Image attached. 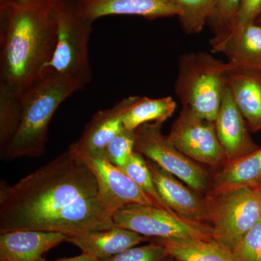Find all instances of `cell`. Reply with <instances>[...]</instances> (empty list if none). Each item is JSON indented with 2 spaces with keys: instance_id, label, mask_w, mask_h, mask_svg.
Segmentation results:
<instances>
[{
  "instance_id": "cell-1",
  "label": "cell",
  "mask_w": 261,
  "mask_h": 261,
  "mask_svg": "<svg viewBox=\"0 0 261 261\" xmlns=\"http://www.w3.org/2000/svg\"><path fill=\"white\" fill-rule=\"evenodd\" d=\"M114 214L93 171L71 147L15 185L0 184V233L108 229L116 226Z\"/></svg>"
},
{
  "instance_id": "cell-2",
  "label": "cell",
  "mask_w": 261,
  "mask_h": 261,
  "mask_svg": "<svg viewBox=\"0 0 261 261\" xmlns=\"http://www.w3.org/2000/svg\"><path fill=\"white\" fill-rule=\"evenodd\" d=\"M57 4L0 1V87L20 94L40 76L56 49Z\"/></svg>"
},
{
  "instance_id": "cell-3",
  "label": "cell",
  "mask_w": 261,
  "mask_h": 261,
  "mask_svg": "<svg viewBox=\"0 0 261 261\" xmlns=\"http://www.w3.org/2000/svg\"><path fill=\"white\" fill-rule=\"evenodd\" d=\"M83 88L82 84L69 76L43 70L40 76L20 94L21 121L2 157L13 161L43 155L53 115L63 101Z\"/></svg>"
},
{
  "instance_id": "cell-4",
  "label": "cell",
  "mask_w": 261,
  "mask_h": 261,
  "mask_svg": "<svg viewBox=\"0 0 261 261\" xmlns=\"http://www.w3.org/2000/svg\"><path fill=\"white\" fill-rule=\"evenodd\" d=\"M237 67L205 51L185 53L179 58L175 94L182 107L197 116L215 121L225 88L226 75Z\"/></svg>"
},
{
  "instance_id": "cell-5",
  "label": "cell",
  "mask_w": 261,
  "mask_h": 261,
  "mask_svg": "<svg viewBox=\"0 0 261 261\" xmlns=\"http://www.w3.org/2000/svg\"><path fill=\"white\" fill-rule=\"evenodd\" d=\"M56 14V49L42 71L49 70L67 75L84 87L92 78L89 42L94 21L80 14L77 0H58Z\"/></svg>"
},
{
  "instance_id": "cell-6",
  "label": "cell",
  "mask_w": 261,
  "mask_h": 261,
  "mask_svg": "<svg viewBox=\"0 0 261 261\" xmlns=\"http://www.w3.org/2000/svg\"><path fill=\"white\" fill-rule=\"evenodd\" d=\"M214 239L232 251L261 219L260 189L238 188L204 195Z\"/></svg>"
},
{
  "instance_id": "cell-7",
  "label": "cell",
  "mask_w": 261,
  "mask_h": 261,
  "mask_svg": "<svg viewBox=\"0 0 261 261\" xmlns=\"http://www.w3.org/2000/svg\"><path fill=\"white\" fill-rule=\"evenodd\" d=\"M162 123H145L135 130V151L181 180L194 191L205 195L212 175L200 163L180 152L162 132Z\"/></svg>"
},
{
  "instance_id": "cell-8",
  "label": "cell",
  "mask_w": 261,
  "mask_h": 261,
  "mask_svg": "<svg viewBox=\"0 0 261 261\" xmlns=\"http://www.w3.org/2000/svg\"><path fill=\"white\" fill-rule=\"evenodd\" d=\"M115 224L150 239H214L210 225L190 221L153 205H132L113 215Z\"/></svg>"
},
{
  "instance_id": "cell-9",
  "label": "cell",
  "mask_w": 261,
  "mask_h": 261,
  "mask_svg": "<svg viewBox=\"0 0 261 261\" xmlns=\"http://www.w3.org/2000/svg\"><path fill=\"white\" fill-rule=\"evenodd\" d=\"M167 137L180 152L201 165L220 168L227 162L215 122L197 116L188 108H182Z\"/></svg>"
},
{
  "instance_id": "cell-10",
  "label": "cell",
  "mask_w": 261,
  "mask_h": 261,
  "mask_svg": "<svg viewBox=\"0 0 261 261\" xmlns=\"http://www.w3.org/2000/svg\"><path fill=\"white\" fill-rule=\"evenodd\" d=\"M77 152L93 171L101 193L115 213L128 205L156 206L153 200L142 192L129 176L110 162L103 153L86 154Z\"/></svg>"
},
{
  "instance_id": "cell-11",
  "label": "cell",
  "mask_w": 261,
  "mask_h": 261,
  "mask_svg": "<svg viewBox=\"0 0 261 261\" xmlns=\"http://www.w3.org/2000/svg\"><path fill=\"white\" fill-rule=\"evenodd\" d=\"M147 160L158 192L175 214L190 221L210 225L205 198L157 163ZM211 226V225H210Z\"/></svg>"
},
{
  "instance_id": "cell-12",
  "label": "cell",
  "mask_w": 261,
  "mask_h": 261,
  "mask_svg": "<svg viewBox=\"0 0 261 261\" xmlns=\"http://www.w3.org/2000/svg\"><path fill=\"white\" fill-rule=\"evenodd\" d=\"M214 122L218 138L227 161L240 159L260 147L249 133L247 122L233 101L227 86Z\"/></svg>"
},
{
  "instance_id": "cell-13",
  "label": "cell",
  "mask_w": 261,
  "mask_h": 261,
  "mask_svg": "<svg viewBox=\"0 0 261 261\" xmlns=\"http://www.w3.org/2000/svg\"><path fill=\"white\" fill-rule=\"evenodd\" d=\"M211 45L237 68L261 71V27L255 22L237 25L231 32L216 36Z\"/></svg>"
},
{
  "instance_id": "cell-14",
  "label": "cell",
  "mask_w": 261,
  "mask_h": 261,
  "mask_svg": "<svg viewBox=\"0 0 261 261\" xmlns=\"http://www.w3.org/2000/svg\"><path fill=\"white\" fill-rule=\"evenodd\" d=\"M139 96L123 98L113 107L98 111L86 125L80 138L70 147L80 153L99 154L123 129V117Z\"/></svg>"
},
{
  "instance_id": "cell-15",
  "label": "cell",
  "mask_w": 261,
  "mask_h": 261,
  "mask_svg": "<svg viewBox=\"0 0 261 261\" xmlns=\"http://www.w3.org/2000/svg\"><path fill=\"white\" fill-rule=\"evenodd\" d=\"M81 15L94 20L108 15H136L147 19L178 16L179 12L164 0H77Z\"/></svg>"
},
{
  "instance_id": "cell-16",
  "label": "cell",
  "mask_w": 261,
  "mask_h": 261,
  "mask_svg": "<svg viewBox=\"0 0 261 261\" xmlns=\"http://www.w3.org/2000/svg\"><path fill=\"white\" fill-rule=\"evenodd\" d=\"M58 232L16 230L0 235V261H39L53 247L66 241Z\"/></svg>"
},
{
  "instance_id": "cell-17",
  "label": "cell",
  "mask_w": 261,
  "mask_h": 261,
  "mask_svg": "<svg viewBox=\"0 0 261 261\" xmlns=\"http://www.w3.org/2000/svg\"><path fill=\"white\" fill-rule=\"evenodd\" d=\"M151 241L147 237L115 226L108 229L67 235L66 241L97 260L110 258L132 247Z\"/></svg>"
},
{
  "instance_id": "cell-18",
  "label": "cell",
  "mask_w": 261,
  "mask_h": 261,
  "mask_svg": "<svg viewBox=\"0 0 261 261\" xmlns=\"http://www.w3.org/2000/svg\"><path fill=\"white\" fill-rule=\"evenodd\" d=\"M226 86L250 132L261 130V71L240 68L230 70Z\"/></svg>"
},
{
  "instance_id": "cell-19",
  "label": "cell",
  "mask_w": 261,
  "mask_h": 261,
  "mask_svg": "<svg viewBox=\"0 0 261 261\" xmlns=\"http://www.w3.org/2000/svg\"><path fill=\"white\" fill-rule=\"evenodd\" d=\"M238 188L261 189V147L251 153L227 161L212 175L211 192Z\"/></svg>"
},
{
  "instance_id": "cell-20",
  "label": "cell",
  "mask_w": 261,
  "mask_h": 261,
  "mask_svg": "<svg viewBox=\"0 0 261 261\" xmlns=\"http://www.w3.org/2000/svg\"><path fill=\"white\" fill-rule=\"evenodd\" d=\"M179 261H235L233 252L215 239H152Z\"/></svg>"
},
{
  "instance_id": "cell-21",
  "label": "cell",
  "mask_w": 261,
  "mask_h": 261,
  "mask_svg": "<svg viewBox=\"0 0 261 261\" xmlns=\"http://www.w3.org/2000/svg\"><path fill=\"white\" fill-rule=\"evenodd\" d=\"M176 108V103L171 97H140L123 115V126L126 129L135 130L145 123H163L173 116Z\"/></svg>"
},
{
  "instance_id": "cell-22",
  "label": "cell",
  "mask_w": 261,
  "mask_h": 261,
  "mask_svg": "<svg viewBox=\"0 0 261 261\" xmlns=\"http://www.w3.org/2000/svg\"><path fill=\"white\" fill-rule=\"evenodd\" d=\"M22 117L20 94L0 87V152L1 156L10 145L18 127Z\"/></svg>"
},
{
  "instance_id": "cell-23",
  "label": "cell",
  "mask_w": 261,
  "mask_h": 261,
  "mask_svg": "<svg viewBox=\"0 0 261 261\" xmlns=\"http://www.w3.org/2000/svg\"><path fill=\"white\" fill-rule=\"evenodd\" d=\"M179 12L178 18L187 34H197L208 22L215 0H164Z\"/></svg>"
},
{
  "instance_id": "cell-24",
  "label": "cell",
  "mask_w": 261,
  "mask_h": 261,
  "mask_svg": "<svg viewBox=\"0 0 261 261\" xmlns=\"http://www.w3.org/2000/svg\"><path fill=\"white\" fill-rule=\"evenodd\" d=\"M127 176H129L142 192L149 196L157 207L165 210L174 212L163 200L155 185L152 173L147 163V160L139 152H135L123 167L121 168Z\"/></svg>"
},
{
  "instance_id": "cell-25",
  "label": "cell",
  "mask_w": 261,
  "mask_h": 261,
  "mask_svg": "<svg viewBox=\"0 0 261 261\" xmlns=\"http://www.w3.org/2000/svg\"><path fill=\"white\" fill-rule=\"evenodd\" d=\"M240 0H215L210 18L214 37L231 32L236 27Z\"/></svg>"
},
{
  "instance_id": "cell-26",
  "label": "cell",
  "mask_w": 261,
  "mask_h": 261,
  "mask_svg": "<svg viewBox=\"0 0 261 261\" xmlns=\"http://www.w3.org/2000/svg\"><path fill=\"white\" fill-rule=\"evenodd\" d=\"M135 152V130H128L123 127L109 142L103 154L110 162L121 168L126 164Z\"/></svg>"
},
{
  "instance_id": "cell-27",
  "label": "cell",
  "mask_w": 261,
  "mask_h": 261,
  "mask_svg": "<svg viewBox=\"0 0 261 261\" xmlns=\"http://www.w3.org/2000/svg\"><path fill=\"white\" fill-rule=\"evenodd\" d=\"M235 261H261V219L232 250Z\"/></svg>"
},
{
  "instance_id": "cell-28",
  "label": "cell",
  "mask_w": 261,
  "mask_h": 261,
  "mask_svg": "<svg viewBox=\"0 0 261 261\" xmlns=\"http://www.w3.org/2000/svg\"><path fill=\"white\" fill-rule=\"evenodd\" d=\"M167 256L166 248L151 239L148 245L133 247L115 256L97 261H163Z\"/></svg>"
},
{
  "instance_id": "cell-29",
  "label": "cell",
  "mask_w": 261,
  "mask_h": 261,
  "mask_svg": "<svg viewBox=\"0 0 261 261\" xmlns=\"http://www.w3.org/2000/svg\"><path fill=\"white\" fill-rule=\"evenodd\" d=\"M260 15L261 0H240L237 25L254 23Z\"/></svg>"
},
{
  "instance_id": "cell-30",
  "label": "cell",
  "mask_w": 261,
  "mask_h": 261,
  "mask_svg": "<svg viewBox=\"0 0 261 261\" xmlns=\"http://www.w3.org/2000/svg\"><path fill=\"white\" fill-rule=\"evenodd\" d=\"M55 261H97V259L89 254L82 252V255H78V256L60 258Z\"/></svg>"
},
{
  "instance_id": "cell-31",
  "label": "cell",
  "mask_w": 261,
  "mask_h": 261,
  "mask_svg": "<svg viewBox=\"0 0 261 261\" xmlns=\"http://www.w3.org/2000/svg\"><path fill=\"white\" fill-rule=\"evenodd\" d=\"M0 1H5V0H0ZM11 1L18 2V3H32V2L37 1V0H11Z\"/></svg>"
},
{
  "instance_id": "cell-32",
  "label": "cell",
  "mask_w": 261,
  "mask_h": 261,
  "mask_svg": "<svg viewBox=\"0 0 261 261\" xmlns=\"http://www.w3.org/2000/svg\"><path fill=\"white\" fill-rule=\"evenodd\" d=\"M163 261H179L178 260H176V258H174V257L170 256V255H168V256L166 257V258L164 259Z\"/></svg>"
},
{
  "instance_id": "cell-33",
  "label": "cell",
  "mask_w": 261,
  "mask_h": 261,
  "mask_svg": "<svg viewBox=\"0 0 261 261\" xmlns=\"http://www.w3.org/2000/svg\"><path fill=\"white\" fill-rule=\"evenodd\" d=\"M255 23L258 24V25H260L261 27V15L260 17H259L256 20H255Z\"/></svg>"
},
{
  "instance_id": "cell-34",
  "label": "cell",
  "mask_w": 261,
  "mask_h": 261,
  "mask_svg": "<svg viewBox=\"0 0 261 261\" xmlns=\"http://www.w3.org/2000/svg\"><path fill=\"white\" fill-rule=\"evenodd\" d=\"M39 261H47V260H46V259L44 258V257H43L41 259V260H39Z\"/></svg>"
},
{
  "instance_id": "cell-35",
  "label": "cell",
  "mask_w": 261,
  "mask_h": 261,
  "mask_svg": "<svg viewBox=\"0 0 261 261\" xmlns=\"http://www.w3.org/2000/svg\"><path fill=\"white\" fill-rule=\"evenodd\" d=\"M260 190H261V189H260Z\"/></svg>"
}]
</instances>
